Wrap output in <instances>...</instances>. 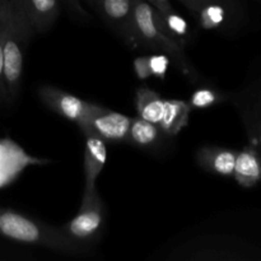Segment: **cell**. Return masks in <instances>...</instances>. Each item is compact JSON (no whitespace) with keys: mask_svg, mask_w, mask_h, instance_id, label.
Masks as SVG:
<instances>
[{"mask_svg":"<svg viewBox=\"0 0 261 261\" xmlns=\"http://www.w3.org/2000/svg\"><path fill=\"white\" fill-rule=\"evenodd\" d=\"M134 70L135 74L139 79L145 81V79L150 78L152 74H150L149 69V56H140L134 60Z\"/></svg>","mask_w":261,"mask_h":261,"instance_id":"cell-22","label":"cell"},{"mask_svg":"<svg viewBox=\"0 0 261 261\" xmlns=\"http://www.w3.org/2000/svg\"><path fill=\"white\" fill-rule=\"evenodd\" d=\"M160 134L161 129L158 127V125L140 119L139 116L133 117L126 143H130L138 148L148 149L157 144L160 140Z\"/></svg>","mask_w":261,"mask_h":261,"instance_id":"cell-17","label":"cell"},{"mask_svg":"<svg viewBox=\"0 0 261 261\" xmlns=\"http://www.w3.org/2000/svg\"><path fill=\"white\" fill-rule=\"evenodd\" d=\"M154 23L161 31L175 38L181 46H185V42L190 38V27L188 20L175 9L160 12L154 8Z\"/></svg>","mask_w":261,"mask_h":261,"instance_id":"cell-16","label":"cell"},{"mask_svg":"<svg viewBox=\"0 0 261 261\" xmlns=\"http://www.w3.org/2000/svg\"><path fill=\"white\" fill-rule=\"evenodd\" d=\"M147 2L160 12H168V10L173 9L171 0H147Z\"/></svg>","mask_w":261,"mask_h":261,"instance_id":"cell-23","label":"cell"},{"mask_svg":"<svg viewBox=\"0 0 261 261\" xmlns=\"http://www.w3.org/2000/svg\"><path fill=\"white\" fill-rule=\"evenodd\" d=\"M97 13L130 48L142 47L134 18V0H101Z\"/></svg>","mask_w":261,"mask_h":261,"instance_id":"cell-7","label":"cell"},{"mask_svg":"<svg viewBox=\"0 0 261 261\" xmlns=\"http://www.w3.org/2000/svg\"><path fill=\"white\" fill-rule=\"evenodd\" d=\"M37 96L48 110L74 122L79 127L86 124L87 120L98 109V105L84 101L53 86L40 87L37 89Z\"/></svg>","mask_w":261,"mask_h":261,"instance_id":"cell-8","label":"cell"},{"mask_svg":"<svg viewBox=\"0 0 261 261\" xmlns=\"http://www.w3.org/2000/svg\"><path fill=\"white\" fill-rule=\"evenodd\" d=\"M233 177L242 188H254L261 181V155L251 145L237 152Z\"/></svg>","mask_w":261,"mask_h":261,"instance_id":"cell-13","label":"cell"},{"mask_svg":"<svg viewBox=\"0 0 261 261\" xmlns=\"http://www.w3.org/2000/svg\"><path fill=\"white\" fill-rule=\"evenodd\" d=\"M33 32L24 14L15 5L7 4L3 27V60L7 103L18 98L22 87L23 60Z\"/></svg>","mask_w":261,"mask_h":261,"instance_id":"cell-2","label":"cell"},{"mask_svg":"<svg viewBox=\"0 0 261 261\" xmlns=\"http://www.w3.org/2000/svg\"><path fill=\"white\" fill-rule=\"evenodd\" d=\"M15 0H0V4H10V3H14Z\"/></svg>","mask_w":261,"mask_h":261,"instance_id":"cell-24","label":"cell"},{"mask_svg":"<svg viewBox=\"0 0 261 261\" xmlns=\"http://www.w3.org/2000/svg\"><path fill=\"white\" fill-rule=\"evenodd\" d=\"M2 5H4V4H0V8H2Z\"/></svg>","mask_w":261,"mask_h":261,"instance_id":"cell-25","label":"cell"},{"mask_svg":"<svg viewBox=\"0 0 261 261\" xmlns=\"http://www.w3.org/2000/svg\"><path fill=\"white\" fill-rule=\"evenodd\" d=\"M0 236L71 256H81L89 251L88 247L66 237L60 227L48 226L12 209L0 208Z\"/></svg>","mask_w":261,"mask_h":261,"instance_id":"cell-1","label":"cell"},{"mask_svg":"<svg viewBox=\"0 0 261 261\" xmlns=\"http://www.w3.org/2000/svg\"><path fill=\"white\" fill-rule=\"evenodd\" d=\"M246 129L249 145L261 155V74L231 96Z\"/></svg>","mask_w":261,"mask_h":261,"instance_id":"cell-6","label":"cell"},{"mask_svg":"<svg viewBox=\"0 0 261 261\" xmlns=\"http://www.w3.org/2000/svg\"><path fill=\"white\" fill-rule=\"evenodd\" d=\"M226 99H228V96L226 93L218 91V89L206 87V88L196 89L189 98L188 105L191 110H205L217 106Z\"/></svg>","mask_w":261,"mask_h":261,"instance_id":"cell-18","label":"cell"},{"mask_svg":"<svg viewBox=\"0 0 261 261\" xmlns=\"http://www.w3.org/2000/svg\"><path fill=\"white\" fill-rule=\"evenodd\" d=\"M134 18L142 47L153 48L166 54L184 75L190 79L195 78V70L184 51V46L155 25L153 5L147 0H134Z\"/></svg>","mask_w":261,"mask_h":261,"instance_id":"cell-3","label":"cell"},{"mask_svg":"<svg viewBox=\"0 0 261 261\" xmlns=\"http://www.w3.org/2000/svg\"><path fill=\"white\" fill-rule=\"evenodd\" d=\"M7 4L0 8V105L7 103V92L4 83V60H3V27H4V14Z\"/></svg>","mask_w":261,"mask_h":261,"instance_id":"cell-20","label":"cell"},{"mask_svg":"<svg viewBox=\"0 0 261 261\" xmlns=\"http://www.w3.org/2000/svg\"><path fill=\"white\" fill-rule=\"evenodd\" d=\"M106 222V208L98 190H84L78 214L60 227L61 232L76 244L89 249L101 234Z\"/></svg>","mask_w":261,"mask_h":261,"instance_id":"cell-4","label":"cell"},{"mask_svg":"<svg viewBox=\"0 0 261 261\" xmlns=\"http://www.w3.org/2000/svg\"><path fill=\"white\" fill-rule=\"evenodd\" d=\"M190 106L181 99H165L162 119L158 127L165 134L177 135L184 127L188 126L190 119Z\"/></svg>","mask_w":261,"mask_h":261,"instance_id":"cell-14","label":"cell"},{"mask_svg":"<svg viewBox=\"0 0 261 261\" xmlns=\"http://www.w3.org/2000/svg\"><path fill=\"white\" fill-rule=\"evenodd\" d=\"M199 25L205 30L231 33L241 25L244 10L240 0H180Z\"/></svg>","mask_w":261,"mask_h":261,"instance_id":"cell-5","label":"cell"},{"mask_svg":"<svg viewBox=\"0 0 261 261\" xmlns=\"http://www.w3.org/2000/svg\"><path fill=\"white\" fill-rule=\"evenodd\" d=\"M132 120L133 117L126 115L98 106L86 124L82 125L79 129L88 127L106 143H126Z\"/></svg>","mask_w":261,"mask_h":261,"instance_id":"cell-9","label":"cell"},{"mask_svg":"<svg viewBox=\"0 0 261 261\" xmlns=\"http://www.w3.org/2000/svg\"><path fill=\"white\" fill-rule=\"evenodd\" d=\"M171 60L166 54H158V55L149 56V69L152 76L158 79H165L167 75L168 68H170Z\"/></svg>","mask_w":261,"mask_h":261,"instance_id":"cell-19","label":"cell"},{"mask_svg":"<svg viewBox=\"0 0 261 261\" xmlns=\"http://www.w3.org/2000/svg\"><path fill=\"white\" fill-rule=\"evenodd\" d=\"M15 5L24 14L33 36L50 30L59 18L63 8V0H15Z\"/></svg>","mask_w":261,"mask_h":261,"instance_id":"cell-10","label":"cell"},{"mask_svg":"<svg viewBox=\"0 0 261 261\" xmlns=\"http://www.w3.org/2000/svg\"><path fill=\"white\" fill-rule=\"evenodd\" d=\"M86 138V149H84V190L96 189V181L101 175L107 160L106 142L92 132L88 127L81 130Z\"/></svg>","mask_w":261,"mask_h":261,"instance_id":"cell-11","label":"cell"},{"mask_svg":"<svg viewBox=\"0 0 261 261\" xmlns=\"http://www.w3.org/2000/svg\"><path fill=\"white\" fill-rule=\"evenodd\" d=\"M237 150L231 148L204 145L196 152V162L206 172L224 177L233 176Z\"/></svg>","mask_w":261,"mask_h":261,"instance_id":"cell-12","label":"cell"},{"mask_svg":"<svg viewBox=\"0 0 261 261\" xmlns=\"http://www.w3.org/2000/svg\"><path fill=\"white\" fill-rule=\"evenodd\" d=\"M82 2L86 3V4H88V5H91L93 9H97V7H98V3L101 2V0H63L64 4L68 5V7L70 8L71 12H73L76 17L82 18V19H88V13H87L86 9H84V8L81 5Z\"/></svg>","mask_w":261,"mask_h":261,"instance_id":"cell-21","label":"cell"},{"mask_svg":"<svg viewBox=\"0 0 261 261\" xmlns=\"http://www.w3.org/2000/svg\"><path fill=\"white\" fill-rule=\"evenodd\" d=\"M163 106H165V99L161 97V94L148 87H139L135 91V109L140 119L160 125L163 114Z\"/></svg>","mask_w":261,"mask_h":261,"instance_id":"cell-15","label":"cell"}]
</instances>
